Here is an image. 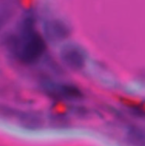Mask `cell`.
I'll use <instances>...</instances> for the list:
<instances>
[{"mask_svg":"<svg viewBox=\"0 0 145 146\" xmlns=\"http://www.w3.org/2000/svg\"><path fill=\"white\" fill-rule=\"evenodd\" d=\"M45 50L46 41L44 36L37 31L21 37V40H19L18 55L25 64H35L41 59Z\"/></svg>","mask_w":145,"mask_h":146,"instance_id":"cell-1","label":"cell"},{"mask_svg":"<svg viewBox=\"0 0 145 146\" xmlns=\"http://www.w3.org/2000/svg\"><path fill=\"white\" fill-rule=\"evenodd\" d=\"M71 33L68 24L61 19H50L43 25V36L46 42L52 44L65 42L69 38Z\"/></svg>","mask_w":145,"mask_h":146,"instance_id":"cell-2","label":"cell"},{"mask_svg":"<svg viewBox=\"0 0 145 146\" xmlns=\"http://www.w3.org/2000/svg\"><path fill=\"white\" fill-rule=\"evenodd\" d=\"M62 63L73 72H80L85 67V56L82 49L75 44H64L60 51Z\"/></svg>","mask_w":145,"mask_h":146,"instance_id":"cell-3","label":"cell"},{"mask_svg":"<svg viewBox=\"0 0 145 146\" xmlns=\"http://www.w3.org/2000/svg\"><path fill=\"white\" fill-rule=\"evenodd\" d=\"M16 120L21 127L30 131L40 130L45 123L42 114L36 111H19Z\"/></svg>","mask_w":145,"mask_h":146,"instance_id":"cell-4","label":"cell"},{"mask_svg":"<svg viewBox=\"0 0 145 146\" xmlns=\"http://www.w3.org/2000/svg\"><path fill=\"white\" fill-rule=\"evenodd\" d=\"M55 91L57 97L69 101L80 100L83 98V93L79 88L73 84H62L56 87Z\"/></svg>","mask_w":145,"mask_h":146,"instance_id":"cell-5","label":"cell"},{"mask_svg":"<svg viewBox=\"0 0 145 146\" xmlns=\"http://www.w3.org/2000/svg\"><path fill=\"white\" fill-rule=\"evenodd\" d=\"M126 139L130 145L136 146H144L145 128L137 126L130 127L127 132Z\"/></svg>","mask_w":145,"mask_h":146,"instance_id":"cell-6","label":"cell"},{"mask_svg":"<svg viewBox=\"0 0 145 146\" xmlns=\"http://www.w3.org/2000/svg\"><path fill=\"white\" fill-rule=\"evenodd\" d=\"M50 125L52 128L56 129H65L70 126L69 119L63 115H55L50 119Z\"/></svg>","mask_w":145,"mask_h":146,"instance_id":"cell-7","label":"cell"},{"mask_svg":"<svg viewBox=\"0 0 145 146\" xmlns=\"http://www.w3.org/2000/svg\"><path fill=\"white\" fill-rule=\"evenodd\" d=\"M14 15V9L9 5H0V31L6 27Z\"/></svg>","mask_w":145,"mask_h":146,"instance_id":"cell-8","label":"cell"},{"mask_svg":"<svg viewBox=\"0 0 145 146\" xmlns=\"http://www.w3.org/2000/svg\"><path fill=\"white\" fill-rule=\"evenodd\" d=\"M19 111L9 106V105H6V104H0V118L3 119V120H11L17 117Z\"/></svg>","mask_w":145,"mask_h":146,"instance_id":"cell-9","label":"cell"},{"mask_svg":"<svg viewBox=\"0 0 145 146\" xmlns=\"http://www.w3.org/2000/svg\"><path fill=\"white\" fill-rule=\"evenodd\" d=\"M3 1H6V0H0V3H2V2H3Z\"/></svg>","mask_w":145,"mask_h":146,"instance_id":"cell-10","label":"cell"}]
</instances>
